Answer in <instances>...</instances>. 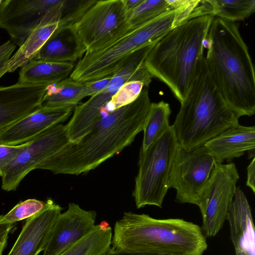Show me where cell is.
<instances>
[{"mask_svg":"<svg viewBox=\"0 0 255 255\" xmlns=\"http://www.w3.org/2000/svg\"><path fill=\"white\" fill-rule=\"evenodd\" d=\"M16 46L10 40L0 45V72L11 57Z\"/></svg>","mask_w":255,"mask_h":255,"instance_id":"cell-34","label":"cell"},{"mask_svg":"<svg viewBox=\"0 0 255 255\" xmlns=\"http://www.w3.org/2000/svg\"><path fill=\"white\" fill-rule=\"evenodd\" d=\"M247 179L246 185L255 193V157H254L247 167Z\"/></svg>","mask_w":255,"mask_h":255,"instance_id":"cell-35","label":"cell"},{"mask_svg":"<svg viewBox=\"0 0 255 255\" xmlns=\"http://www.w3.org/2000/svg\"><path fill=\"white\" fill-rule=\"evenodd\" d=\"M62 0H5L0 2V28L20 46L49 10Z\"/></svg>","mask_w":255,"mask_h":255,"instance_id":"cell-13","label":"cell"},{"mask_svg":"<svg viewBox=\"0 0 255 255\" xmlns=\"http://www.w3.org/2000/svg\"><path fill=\"white\" fill-rule=\"evenodd\" d=\"M86 51L73 26L58 27L34 59L73 63L80 59Z\"/></svg>","mask_w":255,"mask_h":255,"instance_id":"cell-21","label":"cell"},{"mask_svg":"<svg viewBox=\"0 0 255 255\" xmlns=\"http://www.w3.org/2000/svg\"><path fill=\"white\" fill-rule=\"evenodd\" d=\"M96 0H63L60 9L58 27L74 26Z\"/></svg>","mask_w":255,"mask_h":255,"instance_id":"cell-29","label":"cell"},{"mask_svg":"<svg viewBox=\"0 0 255 255\" xmlns=\"http://www.w3.org/2000/svg\"><path fill=\"white\" fill-rule=\"evenodd\" d=\"M84 83L70 77L57 83L48 85L40 107L46 109L75 108L82 100Z\"/></svg>","mask_w":255,"mask_h":255,"instance_id":"cell-24","label":"cell"},{"mask_svg":"<svg viewBox=\"0 0 255 255\" xmlns=\"http://www.w3.org/2000/svg\"><path fill=\"white\" fill-rule=\"evenodd\" d=\"M12 224L0 223V238L9 234L13 227Z\"/></svg>","mask_w":255,"mask_h":255,"instance_id":"cell-38","label":"cell"},{"mask_svg":"<svg viewBox=\"0 0 255 255\" xmlns=\"http://www.w3.org/2000/svg\"><path fill=\"white\" fill-rule=\"evenodd\" d=\"M154 46L150 43L133 52L106 88L74 108L71 118L65 125L69 141L78 140L91 129L101 116L103 108L123 84L130 81H139L144 84V87L149 85L152 77L144 67V62Z\"/></svg>","mask_w":255,"mask_h":255,"instance_id":"cell-8","label":"cell"},{"mask_svg":"<svg viewBox=\"0 0 255 255\" xmlns=\"http://www.w3.org/2000/svg\"><path fill=\"white\" fill-rule=\"evenodd\" d=\"M239 178L234 163H216L199 206L202 218L201 228L205 237H215L222 229Z\"/></svg>","mask_w":255,"mask_h":255,"instance_id":"cell-10","label":"cell"},{"mask_svg":"<svg viewBox=\"0 0 255 255\" xmlns=\"http://www.w3.org/2000/svg\"><path fill=\"white\" fill-rule=\"evenodd\" d=\"M178 145L172 126L144 152L140 153L132 196L137 209L161 208L169 187L172 164Z\"/></svg>","mask_w":255,"mask_h":255,"instance_id":"cell-7","label":"cell"},{"mask_svg":"<svg viewBox=\"0 0 255 255\" xmlns=\"http://www.w3.org/2000/svg\"><path fill=\"white\" fill-rule=\"evenodd\" d=\"M8 234H6L0 238V255H2L3 251L7 244Z\"/></svg>","mask_w":255,"mask_h":255,"instance_id":"cell-39","label":"cell"},{"mask_svg":"<svg viewBox=\"0 0 255 255\" xmlns=\"http://www.w3.org/2000/svg\"><path fill=\"white\" fill-rule=\"evenodd\" d=\"M226 220L235 250L255 255V233L251 207L244 191L237 187Z\"/></svg>","mask_w":255,"mask_h":255,"instance_id":"cell-18","label":"cell"},{"mask_svg":"<svg viewBox=\"0 0 255 255\" xmlns=\"http://www.w3.org/2000/svg\"><path fill=\"white\" fill-rule=\"evenodd\" d=\"M180 110L171 126L179 146L203 145L223 131L239 125L240 118L228 105L213 82L204 53L199 59Z\"/></svg>","mask_w":255,"mask_h":255,"instance_id":"cell-4","label":"cell"},{"mask_svg":"<svg viewBox=\"0 0 255 255\" xmlns=\"http://www.w3.org/2000/svg\"><path fill=\"white\" fill-rule=\"evenodd\" d=\"M111 246L126 252L163 255H202L208 248L201 228L195 223L131 212L116 221Z\"/></svg>","mask_w":255,"mask_h":255,"instance_id":"cell-3","label":"cell"},{"mask_svg":"<svg viewBox=\"0 0 255 255\" xmlns=\"http://www.w3.org/2000/svg\"><path fill=\"white\" fill-rule=\"evenodd\" d=\"M143 1V0H123V2L128 13L134 10Z\"/></svg>","mask_w":255,"mask_h":255,"instance_id":"cell-37","label":"cell"},{"mask_svg":"<svg viewBox=\"0 0 255 255\" xmlns=\"http://www.w3.org/2000/svg\"><path fill=\"white\" fill-rule=\"evenodd\" d=\"M144 87L139 81H130L122 85L103 108L101 113L107 114L134 101Z\"/></svg>","mask_w":255,"mask_h":255,"instance_id":"cell-28","label":"cell"},{"mask_svg":"<svg viewBox=\"0 0 255 255\" xmlns=\"http://www.w3.org/2000/svg\"><path fill=\"white\" fill-rule=\"evenodd\" d=\"M114 76H109L101 79L85 82L81 93L82 100L88 96L91 97L106 88Z\"/></svg>","mask_w":255,"mask_h":255,"instance_id":"cell-33","label":"cell"},{"mask_svg":"<svg viewBox=\"0 0 255 255\" xmlns=\"http://www.w3.org/2000/svg\"><path fill=\"white\" fill-rule=\"evenodd\" d=\"M112 235L109 223L102 221L60 255H102L111 247Z\"/></svg>","mask_w":255,"mask_h":255,"instance_id":"cell-25","label":"cell"},{"mask_svg":"<svg viewBox=\"0 0 255 255\" xmlns=\"http://www.w3.org/2000/svg\"><path fill=\"white\" fill-rule=\"evenodd\" d=\"M216 162L204 145L191 149L178 146L169 178L176 201L200 205L204 190Z\"/></svg>","mask_w":255,"mask_h":255,"instance_id":"cell-9","label":"cell"},{"mask_svg":"<svg viewBox=\"0 0 255 255\" xmlns=\"http://www.w3.org/2000/svg\"><path fill=\"white\" fill-rule=\"evenodd\" d=\"M26 142L18 145L0 144V176L2 177L6 166L23 148Z\"/></svg>","mask_w":255,"mask_h":255,"instance_id":"cell-32","label":"cell"},{"mask_svg":"<svg viewBox=\"0 0 255 255\" xmlns=\"http://www.w3.org/2000/svg\"><path fill=\"white\" fill-rule=\"evenodd\" d=\"M235 250V255H248L244 251L240 250V249H236Z\"/></svg>","mask_w":255,"mask_h":255,"instance_id":"cell-40","label":"cell"},{"mask_svg":"<svg viewBox=\"0 0 255 255\" xmlns=\"http://www.w3.org/2000/svg\"><path fill=\"white\" fill-rule=\"evenodd\" d=\"M151 104L148 90L144 87L134 101L101 114L86 133L75 141H69L36 169L70 175L94 169L130 145L143 131Z\"/></svg>","mask_w":255,"mask_h":255,"instance_id":"cell-1","label":"cell"},{"mask_svg":"<svg viewBox=\"0 0 255 255\" xmlns=\"http://www.w3.org/2000/svg\"><path fill=\"white\" fill-rule=\"evenodd\" d=\"M102 255H163L157 254H148L134 253L123 252L113 249L111 247Z\"/></svg>","mask_w":255,"mask_h":255,"instance_id":"cell-36","label":"cell"},{"mask_svg":"<svg viewBox=\"0 0 255 255\" xmlns=\"http://www.w3.org/2000/svg\"><path fill=\"white\" fill-rule=\"evenodd\" d=\"M172 10L166 0H143L128 13L130 28L140 26Z\"/></svg>","mask_w":255,"mask_h":255,"instance_id":"cell-27","label":"cell"},{"mask_svg":"<svg viewBox=\"0 0 255 255\" xmlns=\"http://www.w3.org/2000/svg\"><path fill=\"white\" fill-rule=\"evenodd\" d=\"M44 205L45 202L35 199L20 202L7 214L0 216V223L13 224L27 219L39 212Z\"/></svg>","mask_w":255,"mask_h":255,"instance_id":"cell-30","label":"cell"},{"mask_svg":"<svg viewBox=\"0 0 255 255\" xmlns=\"http://www.w3.org/2000/svg\"><path fill=\"white\" fill-rule=\"evenodd\" d=\"M69 141L65 125L59 124L26 142L5 169L1 177L2 189L7 191L16 190L28 173Z\"/></svg>","mask_w":255,"mask_h":255,"instance_id":"cell-12","label":"cell"},{"mask_svg":"<svg viewBox=\"0 0 255 255\" xmlns=\"http://www.w3.org/2000/svg\"><path fill=\"white\" fill-rule=\"evenodd\" d=\"M174 14V10H171L140 26L130 28L108 43L86 52L74 66L70 78L85 83L115 75L133 52L159 41L172 29Z\"/></svg>","mask_w":255,"mask_h":255,"instance_id":"cell-6","label":"cell"},{"mask_svg":"<svg viewBox=\"0 0 255 255\" xmlns=\"http://www.w3.org/2000/svg\"><path fill=\"white\" fill-rule=\"evenodd\" d=\"M62 208L49 199L37 214L26 219L7 255H38L45 249Z\"/></svg>","mask_w":255,"mask_h":255,"instance_id":"cell-15","label":"cell"},{"mask_svg":"<svg viewBox=\"0 0 255 255\" xmlns=\"http://www.w3.org/2000/svg\"><path fill=\"white\" fill-rule=\"evenodd\" d=\"M171 113L167 103L163 101L151 103L143 129V137L140 153L144 152L169 128Z\"/></svg>","mask_w":255,"mask_h":255,"instance_id":"cell-26","label":"cell"},{"mask_svg":"<svg viewBox=\"0 0 255 255\" xmlns=\"http://www.w3.org/2000/svg\"><path fill=\"white\" fill-rule=\"evenodd\" d=\"M73 26L86 52L108 43L130 28L123 0H97Z\"/></svg>","mask_w":255,"mask_h":255,"instance_id":"cell-11","label":"cell"},{"mask_svg":"<svg viewBox=\"0 0 255 255\" xmlns=\"http://www.w3.org/2000/svg\"><path fill=\"white\" fill-rule=\"evenodd\" d=\"M216 163H223L240 157L255 148V126L239 125L230 128L207 141L204 145Z\"/></svg>","mask_w":255,"mask_h":255,"instance_id":"cell-19","label":"cell"},{"mask_svg":"<svg viewBox=\"0 0 255 255\" xmlns=\"http://www.w3.org/2000/svg\"><path fill=\"white\" fill-rule=\"evenodd\" d=\"M255 10L254 0H199L189 20L210 15L236 22L249 17Z\"/></svg>","mask_w":255,"mask_h":255,"instance_id":"cell-22","label":"cell"},{"mask_svg":"<svg viewBox=\"0 0 255 255\" xmlns=\"http://www.w3.org/2000/svg\"><path fill=\"white\" fill-rule=\"evenodd\" d=\"M205 47L209 75L226 103L240 117L254 115L255 70L239 23L214 17Z\"/></svg>","mask_w":255,"mask_h":255,"instance_id":"cell-2","label":"cell"},{"mask_svg":"<svg viewBox=\"0 0 255 255\" xmlns=\"http://www.w3.org/2000/svg\"><path fill=\"white\" fill-rule=\"evenodd\" d=\"M175 14L172 29L183 24L189 18L199 0H166Z\"/></svg>","mask_w":255,"mask_h":255,"instance_id":"cell-31","label":"cell"},{"mask_svg":"<svg viewBox=\"0 0 255 255\" xmlns=\"http://www.w3.org/2000/svg\"><path fill=\"white\" fill-rule=\"evenodd\" d=\"M97 213L70 203L53 227L43 255H60L87 235L95 226Z\"/></svg>","mask_w":255,"mask_h":255,"instance_id":"cell-14","label":"cell"},{"mask_svg":"<svg viewBox=\"0 0 255 255\" xmlns=\"http://www.w3.org/2000/svg\"><path fill=\"white\" fill-rule=\"evenodd\" d=\"M214 16L190 19L169 31L146 56L144 66L164 83L181 103L197 63L204 53L208 32Z\"/></svg>","mask_w":255,"mask_h":255,"instance_id":"cell-5","label":"cell"},{"mask_svg":"<svg viewBox=\"0 0 255 255\" xmlns=\"http://www.w3.org/2000/svg\"><path fill=\"white\" fill-rule=\"evenodd\" d=\"M73 63H60L33 59L21 67L18 82L51 85L67 78L73 71Z\"/></svg>","mask_w":255,"mask_h":255,"instance_id":"cell-23","label":"cell"},{"mask_svg":"<svg viewBox=\"0 0 255 255\" xmlns=\"http://www.w3.org/2000/svg\"><path fill=\"white\" fill-rule=\"evenodd\" d=\"M72 107L46 109L40 107L29 115L0 131V144L18 145L28 142L48 128L70 116Z\"/></svg>","mask_w":255,"mask_h":255,"instance_id":"cell-17","label":"cell"},{"mask_svg":"<svg viewBox=\"0 0 255 255\" xmlns=\"http://www.w3.org/2000/svg\"><path fill=\"white\" fill-rule=\"evenodd\" d=\"M47 86L17 82L0 86V131L38 109Z\"/></svg>","mask_w":255,"mask_h":255,"instance_id":"cell-16","label":"cell"},{"mask_svg":"<svg viewBox=\"0 0 255 255\" xmlns=\"http://www.w3.org/2000/svg\"><path fill=\"white\" fill-rule=\"evenodd\" d=\"M58 6L45 14L23 43L11 56L0 71V78L7 73L13 72L22 67L35 58L38 51L58 27Z\"/></svg>","mask_w":255,"mask_h":255,"instance_id":"cell-20","label":"cell"}]
</instances>
